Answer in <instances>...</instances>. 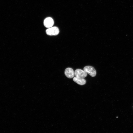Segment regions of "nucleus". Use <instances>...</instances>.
Segmentation results:
<instances>
[{
    "instance_id": "1",
    "label": "nucleus",
    "mask_w": 133,
    "mask_h": 133,
    "mask_svg": "<svg viewBox=\"0 0 133 133\" xmlns=\"http://www.w3.org/2000/svg\"><path fill=\"white\" fill-rule=\"evenodd\" d=\"M83 70L92 77L95 76L96 74V70L93 67L90 66H87L83 68Z\"/></svg>"
},
{
    "instance_id": "2",
    "label": "nucleus",
    "mask_w": 133,
    "mask_h": 133,
    "mask_svg": "<svg viewBox=\"0 0 133 133\" xmlns=\"http://www.w3.org/2000/svg\"><path fill=\"white\" fill-rule=\"evenodd\" d=\"M46 33L49 35H56L58 34L59 30L56 27H51L46 30Z\"/></svg>"
},
{
    "instance_id": "3",
    "label": "nucleus",
    "mask_w": 133,
    "mask_h": 133,
    "mask_svg": "<svg viewBox=\"0 0 133 133\" xmlns=\"http://www.w3.org/2000/svg\"><path fill=\"white\" fill-rule=\"evenodd\" d=\"M74 73L76 77L81 78H84L87 75V73L84 70L80 69H76Z\"/></svg>"
},
{
    "instance_id": "4",
    "label": "nucleus",
    "mask_w": 133,
    "mask_h": 133,
    "mask_svg": "<svg viewBox=\"0 0 133 133\" xmlns=\"http://www.w3.org/2000/svg\"><path fill=\"white\" fill-rule=\"evenodd\" d=\"M54 22L53 19L51 17H48L46 18L44 21V26L46 28H50L53 25Z\"/></svg>"
},
{
    "instance_id": "5",
    "label": "nucleus",
    "mask_w": 133,
    "mask_h": 133,
    "mask_svg": "<svg viewBox=\"0 0 133 133\" xmlns=\"http://www.w3.org/2000/svg\"><path fill=\"white\" fill-rule=\"evenodd\" d=\"M65 74L67 77L69 78H73L75 75L73 69L70 67L67 68L65 69Z\"/></svg>"
},
{
    "instance_id": "6",
    "label": "nucleus",
    "mask_w": 133,
    "mask_h": 133,
    "mask_svg": "<svg viewBox=\"0 0 133 133\" xmlns=\"http://www.w3.org/2000/svg\"><path fill=\"white\" fill-rule=\"evenodd\" d=\"M73 81L75 83L80 85H83L86 83V81L84 78L75 77L73 79Z\"/></svg>"
}]
</instances>
